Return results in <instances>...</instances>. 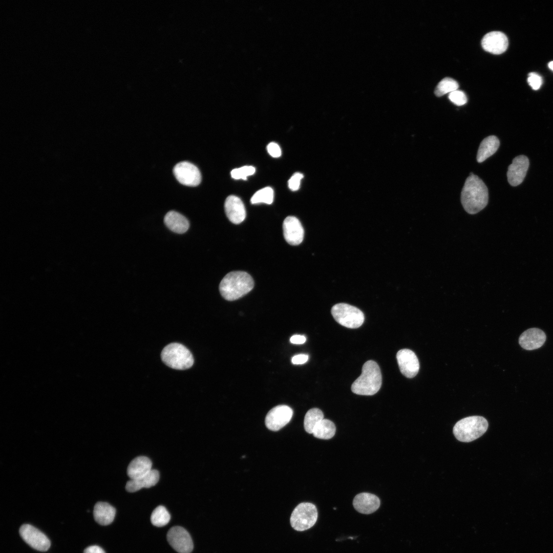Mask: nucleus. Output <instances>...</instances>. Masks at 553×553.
Wrapping results in <instances>:
<instances>
[{
	"mask_svg": "<svg viewBox=\"0 0 553 553\" xmlns=\"http://www.w3.org/2000/svg\"><path fill=\"white\" fill-rule=\"evenodd\" d=\"M508 45L507 36L500 31H492L486 34L481 40L483 49L494 54L504 52Z\"/></svg>",
	"mask_w": 553,
	"mask_h": 553,
	"instance_id": "13",
	"label": "nucleus"
},
{
	"mask_svg": "<svg viewBox=\"0 0 553 553\" xmlns=\"http://www.w3.org/2000/svg\"><path fill=\"white\" fill-rule=\"evenodd\" d=\"M173 173L176 179L182 184L196 186L201 181V175L198 168L188 161H182L175 165Z\"/></svg>",
	"mask_w": 553,
	"mask_h": 553,
	"instance_id": "8",
	"label": "nucleus"
},
{
	"mask_svg": "<svg viewBox=\"0 0 553 553\" xmlns=\"http://www.w3.org/2000/svg\"><path fill=\"white\" fill-rule=\"evenodd\" d=\"M324 419L323 412L318 408H312L306 413L304 420V426L305 431L312 434L316 426Z\"/></svg>",
	"mask_w": 553,
	"mask_h": 553,
	"instance_id": "25",
	"label": "nucleus"
},
{
	"mask_svg": "<svg viewBox=\"0 0 553 553\" xmlns=\"http://www.w3.org/2000/svg\"><path fill=\"white\" fill-rule=\"evenodd\" d=\"M19 532L24 541L34 549L45 551L49 548V539L44 533L31 525L23 524L20 527Z\"/></svg>",
	"mask_w": 553,
	"mask_h": 553,
	"instance_id": "9",
	"label": "nucleus"
},
{
	"mask_svg": "<svg viewBox=\"0 0 553 553\" xmlns=\"http://www.w3.org/2000/svg\"><path fill=\"white\" fill-rule=\"evenodd\" d=\"M164 222L167 227L177 233H185L188 229V220L181 214L171 210L165 215Z\"/></svg>",
	"mask_w": 553,
	"mask_h": 553,
	"instance_id": "21",
	"label": "nucleus"
},
{
	"mask_svg": "<svg viewBox=\"0 0 553 553\" xmlns=\"http://www.w3.org/2000/svg\"><path fill=\"white\" fill-rule=\"evenodd\" d=\"M303 175L300 173H294L288 180V187L292 191L299 189Z\"/></svg>",
	"mask_w": 553,
	"mask_h": 553,
	"instance_id": "31",
	"label": "nucleus"
},
{
	"mask_svg": "<svg viewBox=\"0 0 553 553\" xmlns=\"http://www.w3.org/2000/svg\"><path fill=\"white\" fill-rule=\"evenodd\" d=\"M167 539L170 545L179 553H190L193 549L191 537L182 527H172L167 532Z\"/></svg>",
	"mask_w": 553,
	"mask_h": 553,
	"instance_id": "10",
	"label": "nucleus"
},
{
	"mask_svg": "<svg viewBox=\"0 0 553 553\" xmlns=\"http://www.w3.org/2000/svg\"><path fill=\"white\" fill-rule=\"evenodd\" d=\"M381 381L379 366L370 360L364 364L361 374L352 384L351 391L358 395H373L380 389Z\"/></svg>",
	"mask_w": 553,
	"mask_h": 553,
	"instance_id": "3",
	"label": "nucleus"
},
{
	"mask_svg": "<svg viewBox=\"0 0 553 553\" xmlns=\"http://www.w3.org/2000/svg\"><path fill=\"white\" fill-rule=\"evenodd\" d=\"M267 150L269 155L274 158H278L281 155V150L279 145L275 142L269 143L267 146Z\"/></svg>",
	"mask_w": 553,
	"mask_h": 553,
	"instance_id": "33",
	"label": "nucleus"
},
{
	"mask_svg": "<svg viewBox=\"0 0 553 553\" xmlns=\"http://www.w3.org/2000/svg\"><path fill=\"white\" fill-rule=\"evenodd\" d=\"M488 426L487 420L483 417L469 416L456 422L453 427V434L459 441L469 442L483 435Z\"/></svg>",
	"mask_w": 553,
	"mask_h": 553,
	"instance_id": "4",
	"label": "nucleus"
},
{
	"mask_svg": "<svg viewBox=\"0 0 553 553\" xmlns=\"http://www.w3.org/2000/svg\"><path fill=\"white\" fill-rule=\"evenodd\" d=\"M253 286V280L248 273L232 271L227 273L221 281L219 291L224 299L231 301L248 293Z\"/></svg>",
	"mask_w": 553,
	"mask_h": 553,
	"instance_id": "2",
	"label": "nucleus"
},
{
	"mask_svg": "<svg viewBox=\"0 0 553 553\" xmlns=\"http://www.w3.org/2000/svg\"><path fill=\"white\" fill-rule=\"evenodd\" d=\"M115 508L108 503L98 502L94 506L93 515L95 521L100 525H107L114 520Z\"/></svg>",
	"mask_w": 553,
	"mask_h": 553,
	"instance_id": "22",
	"label": "nucleus"
},
{
	"mask_svg": "<svg viewBox=\"0 0 553 553\" xmlns=\"http://www.w3.org/2000/svg\"><path fill=\"white\" fill-rule=\"evenodd\" d=\"M316 506L311 503L303 502L298 504L290 516V522L295 530L303 531L312 527L317 519Z\"/></svg>",
	"mask_w": 553,
	"mask_h": 553,
	"instance_id": "6",
	"label": "nucleus"
},
{
	"mask_svg": "<svg viewBox=\"0 0 553 553\" xmlns=\"http://www.w3.org/2000/svg\"><path fill=\"white\" fill-rule=\"evenodd\" d=\"M500 144L498 138L495 136H490L481 142L477 155V160L481 163L493 155L497 151Z\"/></svg>",
	"mask_w": 553,
	"mask_h": 553,
	"instance_id": "23",
	"label": "nucleus"
},
{
	"mask_svg": "<svg viewBox=\"0 0 553 553\" xmlns=\"http://www.w3.org/2000/svg\"><path fill=\"white\" fill-rule=\"evenodd\" d=\"M459 84L455 80L450 77H445L438 84L434 93L436 96L440 97L446 93H450L457 90Z\"/></svg>",
	"mask_w": 553,
	"mask_h": 553,
	"instance_id": "27",
	"label": "nucleus"
},
{
	"mask_svg": "<svg viewBox=\"0 0 553 553\" xmlns=\"http://www.w3.org/2000/svg\"><path fill=\"white\" fill-rule=\"evenodd\" d=\"M161 357L167 366L177 370H185L194 364V358L190 351L179 343H171L162 350Z\"/></svg>",
	"mask_w": 553,
	"mask_h": 553,
	"instance_id": "5",
	"label": "nucleus"
},
{
	"mask_svg": "<svg viewBox=\"0 0 553 553\" xmlns=\"http://www.w3.org/2000/svg\"><path fill=\"white\" fill-rule=\"evenodd\" d=\"M548 67L553 71V61H550L548 63Z\"/></svg>",
	"mask_w": 553,
	"mask_h": 553,
	"instance_id": "37",
	"label": "nucleus"
},
{
	"mask_svg": "<svg viewBox=\"0 0 553 553\" xmlns=\"http://www.w3.org/2000/svg\"><path fill=\"white\" fill-rule=\"evenodd\" d=\"M274 192L270 187L263 188L257 192L252 196L250 202L252 204L264 203L270 204L273 200Z\"/></svg>",
	"mask_w": 553,
	"mask_h": 553,
	"instance_id": "28",
	"label": "nucleus"
},
{
	"mask_svg": "<svg viewBox=\"0 0 553 553\" xmlns=\"http://www.w3.org/2000/svg\"><path fill=\"white\" fill-rule=\"evenodd\" d=\"M152 463L146 456H141L132 460L127 468V474L131 479L141 477L152 469Z\"/></svg>",
	"mask_w": 553,
	"mask_h": 553,
	"instance_id": "20",
	"label": "nucleus"
},
{
	"mask_svg": "<svg viewBox=\"0 0 553 553\" xmlns=\"http://www.w3.org/2000/svg\"><path fill=\"white\" fill-rule=\"evenodd\" d=\"M336 428L334 423L327 419H323L315 427L313 436L319 439H329L335 435Z\"/></svg>",
	"mask_w": 553,
	"mask_h": 553,
	"instance_id": "24",
	"label": "nucleus"
},
{
	"mask_svg": "<svg viewBox=\"0 0 553 553\" xmlns=\"http://www.w3.org/2000/svg\"><path fill=\"white\" fill-rule=\"evenodd\" d=\"M529 84L535 90H538L542 83V78L538 74L535 73H530L527 79Z\"/></svg>",
	"mask_w": 553,
	"mask_h": 553,
	"instance_id": "32",
	"label": "nucleus"
},
{
	"mask_svg": "<svg viewBox=\"0 0 553 553\" xmlns=\"http://www.w3.org/2000/svg\"><path fill=\"white\" fill-rule=\"evenodd\" d=\"M331 312L334 320L347 328H358L364 322L363 312L357 307L346 303L335 304L332 307Z\"/></svg>",
	"mask_w": 553,
	"mask_h": 553,
	"instance_id": "7",
	"label": "nucleus"
},
{
	"mask_svg": "<svg viewBox=\"0 0 553 553\" xmlns=\"http://www.w3.org/2000/svg\"><path fill=\"white\" fill-rule=\"evenodd\" d=\"M396 358L401 373L407 378H413L418 373L419 363L415 353L408 349L400 350Z\"/></svg>",
	"mask_w": 553,
	"mask_h": 553,
	"instance_id": "12",
	"label": "nucleus"
},
{
	"mask_svg": "<svg viewBox=\"0 0 553 553\" xmlns=\"http://www.w3.org/2000/svg\"><path fill=\"white\" fill-rule=\"evenodd\" d=\"M545 340L546 335L542 330L532 328L526 330L520 335L519 343L523 349L533 350L541 347Z\"/></svg>",
	"mask_w": 553,
	"mask_h": 553,
	"instance_id": "17",
	"label": "nucleus"
},
{
	"mask_svg": "<svg viewBox=\"0 0 553 553\" xmlns=\"http://www.w3.org/2000/svg\"><path fill=\"white\" fill-rule=\"evenodd\" d=\"M449 99L458 106L463 105L467 101L465 93L460 90L454 91L449 94Z\"/></svg>",
	"mask_w": 553,
	"mask_h": 553,
	"instance_id": "30",
	"label": "nucleus"
},
{
	"mask_svg": "<svg viewBox=\"0 0 553 553\" xmlns=\"http://www.w3.org/2000/svg\"><path fill=\"white\" fill-rule=\"evenodd\" d=\"M255 168L252 166H244L235 168L231 172V176L235 179L246 180L247 177L255 173Z\"/></svg>",
	"mask_w": 553,
	"mask_h": 553,
	"instance_id": "29",
	"label": "nucleus"
},
{
	"mask_svg": "<svg viewBox=\"0 0 553 553\" xmlns=\"http://www.w3.org/2000/svg\"><path fill=\"white\" fill-rule=\"evenodd\" d=\"M529 160L524 155L516 157L508 167L507 180L513 186L520 184L523 181L529 167Z\"/></svg>",
	"mask_w": 553,
	"mask_h": 553,
	"instance_id": "14",
	"label": "nucleus"
},
{
	"mask_svg": "<svg viewBox=\"0 0 553 553\" xmlns=\"http://www.w3.org/2000/svg\"><path fill=\"white\" fill-rule=\"evenodd\" d=\"M159 479V473L152 470L147 474L138 478L131 479L125 485L126 490L130 493L137 492L142 488H149L157 484Z\"/></svg>",
	"mask_w": 553,
	"mask_h": 553,
	"instance_id": "19",
	"label": "nucleus"
},
{
	"mask_svg": "<svg viewBox=\"0 0 553 553\" xmlns=\"http://www.w3.org/2000/svg\"><path fill=\"white\" fill-rule=\"evenodd\" d=\"M306 338L305 336L302 335H294L290 339L291 343L294 344H302L306 342Z\"/></svg>",
	"mask_w": 553,
	"mask_h": 553,
	"instance_id": "35",
	"label": "nucleus"
},
{
	"mask_svg": "<svg viewBox=\"0 0 553 553\" xmlns=\"http://www.w3.org/2000/svg\"><path fill=\"white\" fill-rule=\"evenodd\" d=\"M308 359V355L301 354L294 356L291 359V361L294 365H301L305 363Z\"/></svg>",
	"mask_w": 553,
	"mask_h": 553,
	"instance_id": "34",
	"label": "nucleus"
},
{
	"mask_svg": "<svg viewBox=\"0 0 553 553\" xmlns=\"http://www.w3.org/2000/svg\"><path fill=\"white\" fill-rule=\"evenodd\" d=\"M488 200V189L483 181L475 175H470L461 193V202L465 210L475 214L486 206Z\"/></svg>",
	"mask_w": 553,
	"mask_h": 553,
	"instance_id": "1",
	"label": "nucleus"
},
{
	"mask_svg": "<svg viewBox=\"0 0 553 553\" xmlns=\"http://www.w3.org/2000/svg\"><path fill=\"white\" fill-rule=\"evenodd\" d=\"M83 553H105L104 550L97 545L90 546L86 548Z\"/></svg>",
	"mask_w": 553,
	"mask_h": 553,
	"instance_id": "36",
	"label": "nucleus"
},
{
	"mask_svg": "<svg viewBox=\"0 0 553 553\" xmlns=\"http://www.w3.org/2000/svg\"><path fill=\"white\" fill-rule=\"evenodd\" d=\"M293 410L286 405H279L271 409L266 415L265 425L270 430L277 431L291 420Z\"/></svg>",
	"mask_w": 553,
	"mask_h": 553,
	"instance_id": "11",
	"label": "nucleus"
},
{
	"mask_svg": "<svg viewBox=\"0 0 553 553\" xmlns=\"http://www.w3.org/2000/svg\"><path fill=\"white\" fill-rule=\"evenodd\" d=\"M283 235L286 241L290 245H297L304 239V228L299 220L294 216H288L283 223Z\"/></svg>",
	"mask_w": 553,
	"mask_h": 553,
	"instance_id": "15",
	"label": "nucleus"
},
{
	"mask_svg": "<svg viewBox=\"0 0 553 553\" xmlns=\"http://www.w3.org/2000/svg\"><path fill=\"white\" fill-rule=\"evenodd\" d=\"M171 519V515L166 508L162 505L156 507L153 511L151 516V521L152 524L157 527H162L166 525Z\"/></svg>",
	"mask_w": 553,
	"mask_h": 553,
	"instance_id": "26",
	"label": "nucleus"
},
{
	"mask_svg": "<svg viewBox=\"0 0 553 553\" xmlns=\"http://www.w3.org/2000/svg\"><path fill=\"white\" fill-rule=\"evenodd\" d=\"M380 501L376 495L369 493H361L355 496L353 501L354 508L359 513L370 514L379 507Z\"/></svg>",
	"mask_w": 553,
	"mask_h": 553,
	"instance_id": "18",
	"label": "nucleus"
},
{
	"mask_svg": "<svg viewBox=\"0 0 553 553\" xmlns=\"http://www.w3.org/2000/svg\"><path fill=\"white\" fill-rule=\"evenodd\" d=\"M224 209L228 219L232 223L239 224L246 217V210L242 201L233 195L228 196L225 200Z\"/></svg>",
	"mask_w": 553,
	"mask_h": 553,
	"instance_id": "16",
	"label": "nucleus"
}]
</instances>
